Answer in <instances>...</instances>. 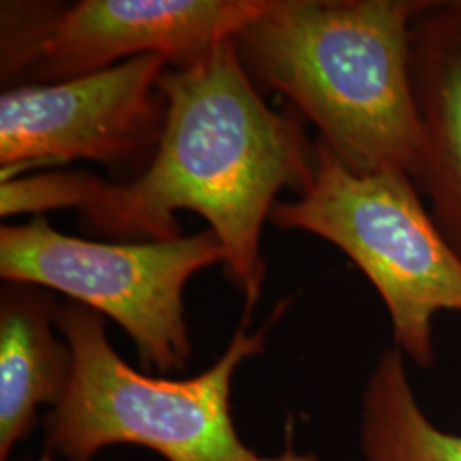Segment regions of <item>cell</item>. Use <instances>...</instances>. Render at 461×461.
<instances>
[{"label":"cell","instance_id":"1","mask_svg":"<svg viewBox=\"0 0 461 461\" xmlns=\"http://www.w3.org/2000/svg\"><path fill=\"white\" fill-rule=\"evenodd\" d=\"M166 99L163 132L146 169L132 182L93 173H49L2 183L0 214L77 207L108 236L169 241L182 238L178 211L207 222L224 248L226 274L251 316L267 264L260 240L282 190L303 194L316 154L294 115L267 106L234 40L158 79Z\"/></svg>","mask_w":461,"mask_h":461},{"label":"cell","instance_id":"2","mask_svg":"<svg viewBox=\"0 0 461 461\" xmlns=\"http://www.w3.org/2000/svg\"><path fill=\"white\" fill-rule=\"evenodd\" d=\"M426 0H270L234 45L257 87L289 99L359 175L415 178L422 132L412 26Z\"/></svg>","mask_w":461,"mask_h":461},{"label":"cell","instance_id":"3","mask_svg":"<svg viewBox=\"0 0 461 461\" xmlns=\"http://www.w3.org/2000/svg\"><path fill=\"white\" fill-rule=\"evenodd\" d=\"M284 306L249 333L243 314L224 354L188 379L152 378L125 363L95 310L68 301L57 329L72 348L74 373L64 400L45 419V446L67 461H93L110 446H140L166 461H321L285 447L264 456L234 428L230 390L238 367L264 354L265 340Z\"/></svg>","mask_w":461,"mask_h":461},{"label":"cell","instance_id":"4","mask_svg":"<svg viewBox=\"0 0 461 461\" xmlns=\"http://www.w3.org/2000/svg\"><path fill=\"white\" fill-rule=\"evenodd\" d=\"M314 173L270 221L304 230L344 251L376 289L392 325L393 347L419 367L438 361L434 320L461 314V255L438 226L411 176L359 175L323 142Z\"/></svg>","mask_w":461,"mask_h":461},{"label":"cell","instance_id":"5","mask_svg":"<svg viewBox=\"0 0 461 461\" xmlns=\"http://www.w3.org/2000/svg\"><path fill=\"white\" fill-rule=\"evenodd\" d=\"M226 253L211 230L169 241L98 243L36 215L0 230V276L60 293L118 323L146 371L180 373L192 357L186 282Z\"/></svg>","mask_w":461,"mask_h":461},{"label":"cell","instance_id":"6","mask_svg":"<svg viewBox=\"0 0 461 461\" xmlns=\"http://www.w3.org/2000/svg\"><path fill=\"white\" fill-rule=\"evenodd\" d=\"M270 0H83L2 4V79L91 76L142 55L186 67L262 16Z\"/></svg>","mask_w":461,"mask_h":461},{"label":"cell","instance_id":"7","mask_svg":"<svg viewBox=\"0 0 461 461\" xmlns=\"http://www.w3.org/2000/svg\"><path fill=\"white\" fill-rule=\"evenodd\" d=\"M169 60L142 55L64 83L11 87L0 98L2 182L86 159L113 171L148 166L163 132L158 79Z\"/></svg>","mask_w":461,"mask_h":461},{"label":"cell","instance_id":"8","mask_svg":"<svg viewBox=\"0 0 461 461\" xmlns=\"http://www.w3.org/2000/svg\"><path fill=\"white\" fill-rule=\"evenodd\" d=\"M412 83L422 132L413 182L461 255V0H426L415 17Z\"/></svg>","mask_w":461,"mask_h":461},{"label":"cell","instance_id":"9","mask_svg":"<svg viewBox=\"0 0 461 461\" xmlns=\"http://www.w3.org/2000/svg\"><path fill=\"white\" fill-rule=\"evenodd\" d=\"M59 306L40 285L5 282L2 287L0 461H9L32 436L40 409L53 411L68 392L74 356L66 339L57 337Z\"/></svg>","mask_w":461,"mask_h":461},{"label":"cell","instance_id":"10","mask_svg":"<svg viewBox=\"0 0 461 461\" xmlns=\"http://www.w3.org/2000/svg\"><path fill=\"white\" fill-rule=\"evenodd\" d=\"M405 356L388 348L364 386L359 446L364 461H461V434L438 428L413 392Z\"/></svg>","mask_w":461,"mask_h":461},{"label":"cell","instance_id":"11","mask_svg":"<svg viewBox=\"0 0 461 461\" xmlns=\"http://www.w3.org/2000/svg\"><path fill=\"white\" fill-rule=\"evenodd\" d=\"M36 461H53V455L50 451H45Z\"/></svg>","mask_w":461,"mask_h":461}]
</instances>
